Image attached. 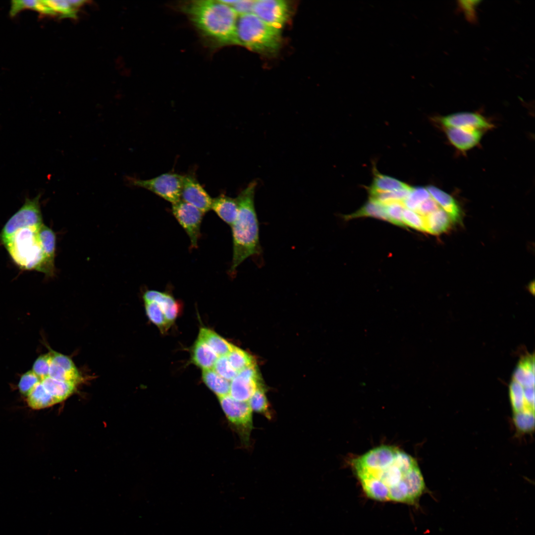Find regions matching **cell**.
Here are the masks:
<instances>
[{
	"mask_svg": "<svg viewBox=\"0 0 535 535\" xmlns=\"http://www.w3.org/2000/svg\"><path fill=\"white\" fill-rule=\"evenodd\" d=\"M350 464L370 499L417 505L427 490L417 460L396 446L379 445L352 459Z\"/></svg>",
	"mask_w": 535,
	"mask_h": 535,
	"instance_id": "cell-1",
	"label": "cell"
},
{
	"mask_svg": "<svg viewBox=\"0 0 535 535\" xmlns=\"http://www.w3.org/2000/svg\"><path fill=\"white\" fill-rule=\"evenodd\" d=\"M185 14L203 45L211 51L240 45L237 35L238 15L223 0H195L175 4Z\"/></svg>",
	"mask_w": 535,
	"mask_h": 535,
	"instance_id": "cell-2",
	"label": "cell"
},
{
	"mask_svg": "<svg viewBox=\"0 0 535 535\" xmlns=\"http://www.w3.org/2000/svg\"><path fill=\"white\" fill-rule=\"evenodd\" d=\"M257 185L256 181L251 182L236 198L238 213L231 226L233 257L229 269L230 274H234L237 267L247 258L261 253L259 222L254 205Z\"/></svg>",
	"mask_w": 535,
	"mask_h": 535,
	"instance_id": "cell-3",
	"label": "cell"
},
{
	"mask_svg": "<svg viewBox=\"0 0 535 535\" xmlns=\"http://www.w3.org/2000/svg\"><path fill=\"white\" fill-rule=\"evenodd\" d=\"M237 35L240 45L261 54H272L281 45V30L268 25L253 13L238 16Z\"/></svg>",
	"mask_w": 535,
	"mask_h": 535,
	"instance_id": "cell-4",
	"label": "cell"
},
{
	"mask_svg": "<svg viewBox=\"0 0 535 535\" xmlns=\"http://www.w3.org/2000/svg\"><path fill=\"white\" fill-rule=\"evenodd\" d=\"M39 228L20 229L2 243L21 269L44 273L45 257L38 236Z\"/></svg>",
	"mask_w": 535,
	"mask_h": 535,
	"instance_id": "cell-5",
	"label": "cell"
},
{
	"mask_svg": "<svg viewBox=\"0 0 535 535\" xmlns=\"http://www.w3.org/2000/svg\"><path fill=\"white\" fill-rule=\"evenodd\" d=\"M220 405L242 444L248 446L253 428L252 410L248 402L235 400L230 395L218 398Z\"/></svg>",
	"mask_w": 535,
	"mask_h": 535,
	"instance_id": "cell-6",
	"label": "cell"
},
{
	"mask_svg": "<svg viewBox=\"0 0 535 535\" xmlns=\"http://www.w3.org/2000/svg\"><path fill=\"white\" fill-rule=\"evenodd\" d=\"M41 194L30 199L26 198L21 207L8 220L0 233L2 243L17 230L24 228H39L43 224L40 208Z\"/></svg>",
	"mask_w": 535,
	"mask_h": 535,
	"instance_id": "cell-7",
	"label": "cell"
},
{
	"mask_svg": "<svg viewBox=\"0 0 535 535\" xmlns=\"http://www.w3.org/2000/svg\"><path fill=\"white\" fill-rule=\"evenodd\" d=\"M183 176L174 173L162 174L155 178L142 180L127 177L129 185L149 190L172 204L181 200Z\"/></svg>",
	"mask_w": 535,
	"mask_h": 535,
	"instance_id": "cell-8",
	"label": "cell"
},
{
	"mask_svg": "<svg viewBox=\"0 0 535 535\" xmlns=\"http://www.w3.org/2000/svg\"><path fill=\"white\" fill-rule=\"evenodd\" d=\"M172 212L188 234L191 246L197 248L200 236V227L204 214L191 205L180 200L172 204Z\"/></svg>",
	"mask_w": 535,
	"mask_h": 535,
	"instance_id": "cell-9",
	"label": "cell"
},
{
	"mask_svg": "<svg viewBox=\"0 0 535 535\" xmlns=\"http://www.w3.org/2000/svg\"><path fill=\"white\" fill-rule=\"evenodd\" d=\"M252 13L270 26L281 30L289 16V5L282 0H255Z\"/></svg>",
	"mask_w": 535,
	"mask_h": 535,
	"instance_id": "cell-10",
	"label": "cell"
},
{
	"mask_svg": "<svg viewBox=\"0 0 535 535\" xmlns=\"http://www.w3.org/2000/svg\"><path fill=\"white\" fill-rule=\"evenodd\" d=\"M261 385L256 364L238 373L230 382L229 394L236 400L248 402Z\"/></svg>",
	"mask_w": 535,
	"mask_h": 535,
	"instance_id": "cell-11",
	"label": "cell"
},
{
	"mask_svg": "<svg viewBox=\"0 0 535 535\" xmlns=\"http://www.w3.org/2000/svg\"><path fill=\"white\" fill-rule=\"evenodd\" d=\"M181 198L204 214L211 210L213 199L192 176H183Z\"/></svg>",
	"mask_w": 535,
	"mask_h": 535,
	"instance_id": "cell-12",
	"label": "cell"
},
{
	"mask_svg": "<svg viewBox=\"0 0 535 535\" xmlns=\"http://www.w3.org/2000/svg\"><path fill=\"white\" fill-rule=\"evenodd\" d=\"M441 124L448 128H473L480 130L489 129L492 125L482 115L473 112H460L439 119Z\"/></svg>",
	"mask_w": 535,
	"mask_h": 535,
	"instance_id": "cell-13",
	"label": "cell"
},
{
	"mask_svg": "<svg viewBox=\"0 0 535 535\" xmlns=\"http://www.w3.org/2000/svg\"><path fill=\"white\" fill-rule=\"evenodd\" d=\"M38 236L45 257L44 274L52 277L54 275L55 271V234L51 228L43 223L38 229Z\"/></svg>",
	"mask_w": 535,
	"mask_h": 535,
	"instance_id": "cell-14",
	"label": "cell"
},
{
	"mask_svg": "<svg viewBox=\"0 0 535 535\" xmlns=\"http://www.w3.org/2000/svg\"><path fill=\"white\" fill-rule=\"evenodd\" d=\"M144 302H156L162 310L165 317L171 325L178 317L181 305L170 294L154 290H147L143 295Z\"/></svg>",
	"mask_w": 535,
	"mask_h": 535,
	"instance_id": "cell-15",
	"label": "cell"
},
{
	"mask_svg": "<svg viewBox=\"0 0 535 535\" xmlns=\"http://www.w3.org/2000/svg\"><path fill=\"white\" fill-rule=\"evenodd\" d=\"M473 128H446V135L450 143L460 151L468 150L480 142L482 132Z\"/></svg>",
	"mask_w": 535,
	"mask_h": 535,
	"instance_id": "cell-16",
	"label": "cell"
},
{
	"mask_svg": "<svg viewBox=\"0 0 535 535\" xmlns=\"http://www.w3.org/2000/svg\"><path fill=\"white\" fill-rule=\"evenodd\" d=\"M432 198L448 215L452 223L459 222L462 212L456 200L449 194L434 186L427 188Z\"/></svg>",
	"mask_w": 535,
	"mask_h": 535,
	"instance_id": "cell-17",
	"label": "cell"
},
{
	"mask_svg": "<svg viewBox=\"0 0 535 535\" xmlns=\"http://www.w3.org/2000/svg\"><path fill=\"white\" fill-rule=\"evenodd\" d=\"M211 210L223 221L231 226L237 218L238 206L236 199L220 195L213 199Z\"/></svg>",
	"mask_w": 535,
	"mask_h": 535,
	"instance_id": "cell-18",
	"label": "cell"
},
{
	"mask_svg": "<svg viewBox=\"0 0 535 535\" xmlns=\"http://www.w3.org/2000/svg\"><path fill=\"white\" fill-rule=\"evenodd\" d=\"M191 356L192 363L203 370L211 369L218 358L215 352L198 338L192 348Z\"/></svg>",
	"mask_w": 535,
	"mask_h": 535,
	"instance_id": "cell-19",
	"label": "cell"
},
{
	"mask_svg": "<svg viewBox=\"0 0 535 535\" xmlns=\"http://www.w3.org/2000/svg\"><path fill=\"white\" fill-rule=\"evenodd\" d=\"M198 338L206 343L217 355L227 356L234 345L228 342L215 332L206 327L200 328Z\"/></svg>",
	"mask_w": 535,
	"mask_h": 535,
	"instance_id": "cell-20",
	"label": "cell"
},
{
	"mask_svg": "<svg viewBox=\"0 0 535 535\" xmlns=\"http://www.w3.org/2000/svg\"><path fill=\"white\" fill-rule=\"evenodd\" d=\"M512 379L524 387L535 386V359L534 354L521 359L513 373Z\"/></svg>",
	"mask_w": 535,
	"mask_h": 535,
	"instance_id": "cell-21",
	"label": "cell"
},
{
	"mask_svg": "<svg viewBox=\"0 0 535 535\" xmlns=\"http://www.w3.org/2000/svg\"><path fill=\"white\" fill-rule=\"evenodd\" d=\"M426 231L439 234L447 231L452 222L447 214L441 208L424 217Z\"/></svg>",
	"mask_w": 535,
	"mask_h": 535,
	"instance_id": "cell-22",
	"label": "cell"
},
{
	"mask_svg": "<svg viewBox=\"0 0 535 535\" xmlns=\"http://www.w3.org/2000/svg\"><path fill=\"white\" fill-rule=\"evenodd\" d=\"M202 379L206 385L218 398L229 395L230 382L220 376L214 370H203Z\"/></svg>",
	"mask_w": 535,
	"mask_h": 535,
	"instance_id": "cell-23",
	"label": "cell"
},
{
	"mask_svg": "<svg viewBox=\"0 0 535 535\" xmlns=\"http://www.w3.org/2000/svg\"><path fill=\"white\" fill-rule=\"evenodd\" d=\"M407 184L393 177L375 171L374 180L369 188L370 194L392 191L410 188Z\"/></svg>",
	"mask_w": 535,
	"mask_h": 535,
	"instance_id": "cell-24",
	"label": "cell"
},
{
	"mask_svg": "<svg viewBox=\"0 0 535 535\" xmlns=\"http://www.w3.org/2000/svg\"><path fill=\"white\" fill-rule=\"evenodd\" d=\"M24 9H31L41 13L48 15H55V12L44 1V0H14L11 1L9 15L14 17L20 11Z\"/></svg>",
	"mask_w": 535,
	"mask_h": 535,
	"instance_id": "cell-25",
	"label": "cell"
},
{
	"mask_svg": "<svg viewBox=\"0 0 535 535\" xmlns=\"http://www.w3.org/2000/svg\"><path fill=\"white\" fill-rule=\"evenodd\" d=\"M56 14L59 13L62 17L75 18L77 9L86 1L84 0H44Z\"/></svg>",
	"mask_w": 535,
	"mask_h": 535,
	"instance_id": "cell-26",
	"label": "cell"
},
{
	"mask_svg": "<svg viewBox=\"0 0 535 535\" xmlns=\"http://www.w3.org/2000/svg\"><path fill=\"white\" fill-rule=\"evenodd\" d=\"M252 411L260 413L268 419L272 416L268 401L262 385L259 386L248 401Z\"/></svg>",
	"mask_w": 535,
	"mask_h": 535,
	"instance_id": "cell-27",
	"label": "cell"
},
{
	"mask_svg": "<svg viewBox=\"0 0 535 535\" xmlns=\"http://www.w3.org/2000/svg\"><path fill=\"white\" fill-rule=\"evenodd\" d=\"M509 397L513 413L524 410L535 411L527 404L524 394V387L517 381L512 380L509 388Z\"/></svg>",
	"mask_w": 535,
	"mask_h": 535,
	"instance_id": "cell-28",
	"label": "cell"
},
{
	"mask_svg": "<svg viewBox=\"0 0 535 535\" xmlns=\"http://www.w3.org/2000/svg\"><path fill=\"white\" fill-rule=\"evenodd\" d=\"M371 216L388 221L385 206L376 201L370 199L360 210L348 215L346 218Z\"/></svg>",
	"mask_w": 535,
	"mask_h": 535,
	"instance_id": "cell-29",
	"label": "cell"
},
{
	"mask_svg": "<svg viewBox=\"0 0 535 535\" xmlns=\"http://www.w3.org/2000/svg\"><path fill=\"white\" fill-rule=\"evenodd\" d=\"M232 367L238 373L250 366L256 365L254 358L245 351L234 345L227 355Z\"/></svg>",
	"mask_w": 535,
	"mask_h": 535,
	"instance_id": "cell-30",
	"label": "cell"
},
{
	"mask_svg": "<svg viewBox=\"0 0 535 535\" xmlns=\"http://www.w3.org/2000/svg\"><path fill=\"white\" fill-rule=\"evenodd\" d=\"M144 302L145 310L148 318L158 326L162 333L165 332L171 325L167 321L160 306L153 301Z\"/></svg>",
	"mask_w": 535,
	"mask_h": 535,
	"instance_id": "cell-31",
	"label": "cell"
},
{
	"mask_svg": "<svg viewBox=\"0 0 535 535\" xmlns=\"http://www.w3.org/2000/svg\"><path fill=\"white\" fill-rule=\"evenodd\" d=\"M534 412L529 410H524L513 413V421L515 428L519 432L529 433L534 430Z\"/></svg>",
	"mask_w": 535,
	"mask_h": 535,
	"instance_id": "cell-32",
	"label": "cell"
},
{
	"mask_svg": "<svg viewBox=\"0 0 535 535\" xmlns=\"http://www.w3.org/2000/svg\"><path fill=\"white\" fill-rule=\"evenodd\" d=\"M412 187L398 190L370 194V199L385 205L394 202H403L410 194Z\"/></svg>",
	"mask_w": 535,
	"mask_h": 535,
	"instance_id": "cell-33",
	"label": "cell"
},
{
	"mask_svg": "<svg viewBox=\"0 0 535 535\" xmlns=\"http://www.w3.org/2000/svg\"><path fill=\"white\" fill-rule=\"evenodd\" d=\"M430 197L431 196L427 189L422 187L412 188L403 203L406 208L416 211L423 202Z\"/></svg>",
	"mask_w": 535,
	"mask_h": 535,
	"instance_id": "cell-34",
	"label": "cell"
},
{
	"mask_svg": "<svg viewBox=\"0 0 535 535\" xmlns=\"http://www.w3.org/2000/svg\"><path fill=\"white\" fill-rule=\"evenodd\" d=\"M388 221L398 226H405L403 212L405 208L402 202H394L384 205Z\"/></svg>",
	"mask_w": 535,
	"mask_h": 535,
	"instance_id": "cell-35",
	"label": "cell"
},
{
	"mask_svg": "<svg viewBox=\"0 0 535 535\" xmlns=\"http://www.w3.org/2000/svg\"><path fill=\"white\" fill-rule=\"evenodd\" d=\"M41 381L32 370L27 372L21 376L18 383L20 393L27 397Z\"/></svg>",
	"mask_w": 535,
	"mask_h": 535,
	"instance_id": "cell-36",
	"label": "cell"
},
{
	"mask_svg": "<svg viewBox=\"0 0 535 535\" xmlns=\"http://www.w3.org/2000/svg\"><path fill=\"white\" fill-rule=\"evenodd\" d=\"M213 367L217 374L228 381H231L238 374L225 356L218 357Z\"/></svg>",
	"mask_w": 535,
	"mask_h": 535,
	"instance_id": "cell-37",
	"label": "cell"
},
{
	"mask_svg": "<svg viewBox=\"0 0 535 535\" xmlns=\"http://www.w3.org/2000/svg\"><path fill=\"white\" fill-rule=\"evenodd\" d=\"M52 359L51 351L48 353L40 356L35 361L32 371L42 380L49 376V373Z\"/></svg>",
	"mask_w": 535,
	"mask_h": 535,
	"instance_id": "cell-38",
	"label": "cell"
},
{
	"mask_svg": "<svg viewBox=\"0 0 535 535\" xmlns=\"http://www.w3.org/2000/svg\"><path fill=\"white\" fill-rule=\"evenodd\" d=\"M403 220L405 225L426 232L424 218L414 211L405 208L403 212Z\"/></svg>",
	"mask_w": 535,
	"mask_h": 535,
	"instance_id": "cell-39",
	"label": "cell"
},
{
	"mask_svg": "<svg viewBox=\"0 0 535 535\" xmlns=\"http://www.w3.org/2000/svg\"><path fill=\"white\" fill-rule=\"evenodd\" d=\"M225 3L230 5L238 16L252 13L255 0H223Z\"/></svg>",
	"mask_w": 535,
	"mask_h": 535,
	"instance_id": "cell-40",
	"label": "cell"
},
{
	"mask_svg": "<svg viewBox=\"0 0 535 535\" xmlns=\"http://www.w3.org/2000/svg\"><path fill=\"white\" fill-rule=\"evenodd\" d=\"M440 208L437 203L431 197L423 202L415 212L424 218Z\"/></svg>",
	"mask_w": 535,
	"mask_h": 535,
	"instance_id": "cell-41",
	"label": "cell"
},
{
	"mask_svg": "<svg viewBox=\"0 0 535 535\" xmlns=\"http://www.w3.org/2000/svg\"><path fill=\"white\" fill-rule=\"evenodd\" d=\"M460 6L468 18L473 19L475 17V7L477 1H460Z\"/></svg>",
	"mask_w": 535,
	"mask_h": 535,
	"instance_id": "cell-42",
	"label": "cell"
}]
</instances>
